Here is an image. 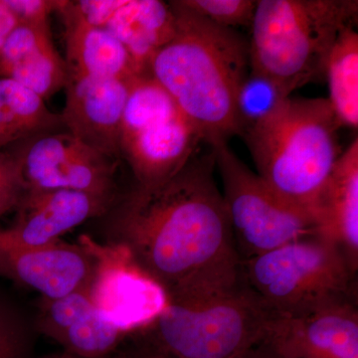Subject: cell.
Wrapping results in <instances>:
<instances>
[{"mask_svg": "<svg viewBox=\"0 0 358 358\" xmlns=\"http://www.w3.org/2000/svg\"><path fill=\"white\" fill-rule=\"evenodd\" d=\"M274 317L245 286L200 305L169 303L141 334L171 358H241Z\"/></svg>", "mask_w": 358, "mask_h": 358, "instance_id": "cell-6", "label": "cell"}, {"mask_svg": "<svg viewBox=\"0 0 358 358\" xmlns=\"http://www.w3.org/2000/svg\"><path fill=\"white\" fill-rule=\"evenodd\" d=\"M14 155L28 189H64L114 199L117 159L67 131L42 134L18 145Z\"/></svg>", "mask_w": 358, "mask_h": 358, "instance_id": "cell-10", "label": "cell"}, {"mask_svg": "<svg viewBox=\"0 0 358 358\" xmlns=\"http://www.w3.org/2000/svg\"><path fill=\"white\" fill-rule=\"evenodd\" d=\"M134 334L136 336V341L133 348L126 352L129 358H171L141 331H136Z\"/></svg>", "mask_w": 358, "mask_h": 358, "instance_id": "cell-28", "label": "cell"}, {"mask_svg": "<svg viewBox=\"0 0 358 358\" xmlns=\"http://www.w3.org/2000/svg\"><path fill=\"white\" fill-rule=\"evenodd\" d=\"M64 129L60 114L49 110L41 96L0 77V150Z\"/></svg>", "mask_w": 358, "mask_h": 358, "instance_id": "cell-19", "label": "cell"}, {"mask_svg": "<svg viewBox=\"0 0 358 358\" xmlns=\"http://www.w3.org/2000/svg\"><path fill=\"white\" fill-rule=\"evenodd\" d=\"M179 6L220 27L251 25L257 6L253 0H178Z\"/></svg>", "mask_w": 358, "mask_h": 358, "instance_id": "cell-24", "label": "cell"}, {"mask_svg": "<svg viewBox=\"0 0 358 358\" xmlns=\"http://www.w3.org/2000/svg\"><path fill=\"white\" fill-rule=\"evenodd\" d=\"M341 127L327 99L289 96L244 134L257 174L315 220L320 194L343 154Z\"/></svg>", "mask_w": 358, "mask_h": 358, "instance_id": "cell-3", "label": "cell"}, {"mask_svg": "<svg viewBox=\"0 0 358 358\" xmlns=\"http://www.w3.org/2000/svg\"><path fill=\"white\" fill-rule=\"evenodd\" d=\"M176 18L171 41L148 73L173 98L210 148L239 134L238 91L250 71L249 43L235 29L220 27L169 1Z\"/></svg>", "mask_w": 358, "mask_h": 358, "instance_id": "cell-2", "label": "cell"}, {"mask_svg": "<svg viewBox=\"0 0 358 358\" xmlns=\"http://www.w3.org/2000/svg\"><path fill=\"white\" fill-rule=\"evenodd\" d=\"M0 77L8 78L43 100L68 82L66 60L56 49L50 24H17L0 51Z\"/></svg>", "mask_w": 358, "mask_h": 358, "instance_id": "cell-16", "label": "cell"}, {"mask_svg": "<svg viewBox=\"0 0 358 358\" xmlns=\"http://www.w3.org/2000/svg\"><path fill=\"white\" fill-rule=\"evenodd\" d=\"M93 258L80 244L59 240L41 247L15 246L0 237V275L34 289L43 299H57L90 287Z\"/></svg>", "mask_w": 358, "mask_h": 358, "instance_id": "cell-14", "label": "cell"}, {"mask_svg": "<svg viewBox=\"0 0 358 358\" xmlns=\"http://www.w3.org/2000/svg\"><path fill=\"white\" fill-rule=\"evenodd\" d=\"M317 234L334 242L358 268V140L339 157L317 202Z\"/></svg>", "mask_w": 358, "mask_h": 358, "instance_id": "cell-18", "label": "cell"}, {"mask_svg": "<svg viewBox=\"0 0 358 358\" xmlns=\"http://www.w3.org/2000/svg\"><path fill=\"white\" fill-rule=\"evenodd\" d=\"M241 358H291L288 355H285L281 350L277 348L267 338H264L262 341L256 343L253 348H250L248 352L245 353Z\"/></svg>", "mask_w": 358, "mask_h": 358, "instance_id": "cell-29", "label": "cell"}, {"mask_svg": "<svg viewBox=\"0 0 358 358\" xmlns=\"http://www.w3.org/2000/svg\"><path fill=\"white\" fill-rule=\"evenodd\" d=\"M56 13L64 22L68 73L124 81L141 75L126 47L107 30L90 24L72 1L60 0Z\"/></svg>", "mask_w": 358, "mask_h": 358, "instance_id": "cell-17", "label": "cell"}, {"mask_svg": "<svg viewBox=\"0 0 358 358\" xmlns=\"http://www.w3.org/2000/svg\"><path fill=\"white\" fill-rule=\"evenodd\" d=\"M78 244L95 263L90 294L103 319L128 336L150 326L166 310V292L136 264L126 246L100 243L85 234Z\"/></svg>", "mask_w": 358, "mask_h": 358, "instance_id": "cell-9", "label": "cell"}, {"mask_svg": "<svg viewBox=\"0 0 358 358\" xmlns=\"http://www.w3.org/2000/svg\"><path fill=\"white\" fill-rule=\"evenodd\" d=\"M201 134L148 73L131 81L120 133V157L136 185L162 182L197 154Z\"/></svg>", "mask_w": 358, "mask_h": 358, "instance_id": "cell-7", "label": "cell"}, {"mask_svg": "<svg viewBox=\"0 0 358 358\" xmlns=\"http://www.w3.org/2000/svg\"><path fill=\"white\" fill-rule=\"evenodd\" d=\"M17 24H37L49 21L57 11L60 0H3Z\"/></svg>", "mask_w": 358, "mask_h": 358, "instance_id": "cell-26", "label": "cell"}, {"mask_svg": "<svg viewBox=\"0 0 358 358\" xmlns=\"http://www.w3.org/2000/svg\"><path fill=\"white\" fill-rule=\"evenodd\" d=\"M9 33H10V27H9L6 16L0 11V51H1L2 46H3L4 41Z\"/></svg>", "mask_w": 358, "mask_h": 358, "instance_id": "cell-31", "label": "cell"}, {"mask_svg": "<svg viewBox=\"0 0 358 358\" xmlns=\"http://www.w3.org/2000/svg\"><path fill=\"white\" fill-rule=\"evenodd\" d=\"M16 160L17 159H16L15 155L13 152H2V150H0V173L13 166Z\"/></svg>", "mask_w": 358, "mask_h": 358, "instance_id": "cell-30", "label": "cell"}, {"mask_svg": "<svg viewBox=\"0 0 358 358\" xmlns=\"http://www.w3.org/2000/svg\"><path fill=\"white\" fill-rule=\"evenodd\" d=\"M24 324L8 305L0 300V358H25Z\"/></svg>", "mask_w": 358, "mask_h": 358, "instance_id": "cell-25", "label": "cell"}, {"mask_svg": "<svg viewBox=\"0 0 358 358\" xmlns=\"http://www.w3.org/2000/svg\"><path fill=\"white\" fill-rule=\"evenodd\" d=\"M243 281L275 317L357 300V271L338 245L319 234L242 262Z\"/></svg>", "mask_w": 358, "mask_h": 358, "instance_id": "cell-5", "label": "cell"}, {"mask_svg": "<svg viewBox=\"0 0 358 358\" xmlns=\"http://www.w3.org/2000/svg\"><path fill=\"white\" fill-rule=\"evenodd\" d=\"M212 148L242 262L294 240L317 234L313 216L275 194L258 174L238 159L227 143Z\"/></svg>", "mask_w": 358, "mask_h": 358, "instance_id": "cell-8", "label": "cell"}, {"mask_svg": "<svg viewBox=\"0 0 358 358\" xmlns=\"http://www.w3.org/2000/svg\"><path fill=\"white\" fill-rule=\"evenodd\" d=\"M133 80L68 73L65 107L60 114L65 131L103 154L121 157L120 133Z\"/></svg>", "mask_w": 358, "mask_h": 358, "instance_id": "cell-11", "label": "cell"}, {"mask_svg": "<svg viewBox=\"0 0 358 358\" xmlns=\"http://www.w3.org/2000/svg\"><path fill=\"white\" fill-rule=\"evenodd\" d=\"M357 300L289 317H274L266 338L291 358H358Z\"/></svg>", "mask_w": 358, "mask_h": 358, "instance_id": "cell-13", "label": "cell"}, {"mask_svg": "<svg viewBox=\"0 0 358 358\" xmlns=\"http://www.w3.org/2000/svg\"><path fill=\"white\" fill-rule=\"evenodd\" d=\"M90 287L57 299H41L37 327L42 334L56 341L64 331L94 310Z\"/></svg>", "mask_w": 358, "mask_h": 358, "instance_id": "cell-23", "label": "cell"}, {"mask_svg": "<svg viewBox=\"0 0 358 358\" xmlns=\"http://www.w3.org/2000/svg\"><path fill=\"white\" fill-rule=\"evenodd\" d=\"M72 4L90 24L107 30L126 47L141 74L148 73L155 54L176 33L173 7L160 0H78Z\"/></svg>", "mask_w": 358, "mask_h": 358, "instance_id": "cell-12", "label": "cell"}, {"mask_svg": "<svg viewBox=\"0 0 358 358\" xmlns=\"http://www.w3.org/2000/svg\"><path fill=\"white\" fill-rule=\"evenodd\" d=\"M112 200L64 189H26L13 225L0 237L15 246L41 247L60 240L68 231L109 210Z\"/></svg>", "mask_w": 358, "mask_h": 358, "instance_id": "cell-15", "label": "cell"}, {"mask_svg": "<svg viewBox=\"0 0 358 358\" xmlns=\"http://www.w3.org/2000/svg\"><path fill=\"white\" fill-rule=\"evenodd\" d=\"M357 0H260L252 20L250 70L287 96L324 75L339 35L357 27Z\"/></svg>", "mask_w": 358, "mask_h": 358, "instance_id": "cell-4", "label": "cell"}, {"mask_svg": "<svg viewBox=\"0 0 358 358\" xmlns=\"http://www.w3.org/2000/svg\"><path fill=\"white\" fill-rule=\"evenodd\" d=\"M112 358H129L128 355H127L126 352H121L120 355H115V357Z\"/></svg>", "mask_w": 358, "mask_h": 358, "instance_id": "cell-33", "label": "cell"}, {"mask_svg": "<svg viewBox=\"0 0 358 358\" xmlns=\"http://www.w3.org/2000/svg\"><path fill=\"white\" fill-rule=\"evenodd\" d=\"M26 189L27 186L17 159L13 166L0 173V217L17 208Z\"/></svg>", "mask_w": 358, "mask_h": 358, "instance_id": "cell-27", "label": "cell"}, {"mask_svg": "<svg viewBox=\"0 0 358 358\" xmlns=\"http://www.w3.org/2000/svg\"><path fill=\"white\" fill-rule=\"evenodd\" d=\"M357 27L348 28L334 43L327 58V99L341 127H358V34Z\"/></svg>", "mask_w": 358, "mask_h": 358, "instance_id": "cell-20", "label": "cell"}, {"mask_svg": "<svg viewBox=\"0 0 358 358\" xmlns=\"http://www.w3.org/2000/svg\"><path fill=\"white\" fill-rule=\"evenodd\" d=\"M45 358H80L75 357V355H71V353H68L66 352L54 353V355H48Z\"/></svg>", "mask_w": 358, "mask_h": 358, "instance_id": "cell-32", "label": "cell"}, {"mask_svg": "<svg viewBox=\"0 0 358 358\" xmlns=\"http://www.w3.org/2000/svg\"><path fill=\"white\" fill-rule=\"evenodd\" d=\"M126 336L94 308L55 341L63 346L64 352L75 357L106 358L117 350Z\"/></svg>", "mask_w": 358, "mask_h": 358, "instance_id": "cell-21", "label": "cell"}, {"mask_svg": "<svg viewBox=\"0 0 358 358\" xmlns=\"http://www.w3.org/2000/svg\"><path fill=\"white\" fill-rule=\"evenodd\" d=\"M215 152H197L162 182L134 185L110 217L109 241L124 245L169 303L200 305L244 288Z\"/></svg>", "mask_w": 358, "mask_h": 358, "instance_id": "cell-1", "label": "cell"}, {"mask_svg": "<svg viewBox=\"0 0 358 358\" xmlns=\"http://www.w3.org/2000/svg\"><path fill=\"white\" fill-rule=\"evenodd\" d=\"M287 98L289 96L274 81L250 70L237 95L236 117L240 136H244L267 119Z\"/></svg>", "mask_w": 358, "mask_h": 358, "instance_id": "cell-22", "label": "cell"}]
</instances>
